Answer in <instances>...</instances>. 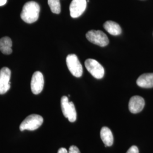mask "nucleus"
I'll list each match as a JSON object with an SVG mask.
<instances>
[{
  "mask_svg": "<svg viewBox=\"0 0 153 153\" xmlns=\"http://www.w3.org/2000/svg\"><path fill=\"white\" fill-rule=\"evenodd\" d=\"M12 41L9 37H4L0 39V51L5 55L12 53Z\"/></svg>",
  "mask_w": 153,
  "mask_h": 153,
  "instance_id": "14",
  "label": "nucleus"
},
{
  "mask_svg": "<svg viewBox=\"0 0 153 153\" xmlns=\"http://www.w3.org/2000/svg\"><path fill=\"white\" fill-rule=\"evenodd\" d=\"M86 36L91 43L102 47L107 45L109 43L107 36L100 30H90L87 33Z\"/></svg>",
  "mask_w": 153,
  "mask_h": 153,
  "instance_id": "4",
  "label": "nucleus"
},
{
  "mask_svg": "<svg viewBox=\"0 0 153 153\" xmlns=\"http://www.w3.org/2000/svg\"><path fill=\"white\" fill-rule=\"evenodd\" d=\"M136 83L141 88H153V73L143 74L138 77Z\"/></svg>",
  "mask_w": 153,
  "mask_h": 153,
  "instance_id": "11",
  "label": "nucleus"
},
{
  "mask_svg": "<svg viewBox=\"0 0 153 153\" xmlns=\"http://www.w3.org/2000/svg\"><path fill=\"white\" fill-rule=\"evenodd\" d=\"M100 137L106 147L111 146L114 143V136L111 131L108 127L104 126L100 131Z\"/></svg>",
  "mask_w": 153,
  "mask_h": 153,
  "instance_id": "12",
  "label": "nucleus"
},
{
  "mask_svg": "<svg viewBox=\"0 0 153 153\" xmlns=\"http://www.w3.org/2000/svg\"><path fill=\"white\" fill-rule=\"evenodd\" d=\"M126 153H139V150L136 146H132Z\"/></svg>",
  "mask_w": 153,
  "mask_h": 153,
  "instance_id": "17",
  "label": "nucleus"
},
{
  "mask_svg": "<svg viewBox=\"0 0 153 153\" xmlns=\"http://www.w3.org/2000/svg\"><path fill=\"white\" fill-rule=\"evenodd\" d=\"M86 6V0H73L69 7L71 16L73 18L81 16L85 11Z\"/></svg>",
  "mask_w": 153,
  "mask_h": 153,
  "instance_id": "9",
  "label": "nucleus"
},
{
  "mask_svg": "<svg viewBox=\"0 0 153 153\" xmlns=\"http://www.w3.org/2000/svg\"><path fill=\"white\" fill-rule=\"evenodd\" d=\"M103 27L104 29L112 35H119L122 32L120 25L118 23L112 21H108L105 22Z\"/></svg>",
  "mask_w": 153,
  "mask_h": 153,
  "instance_id": "13",
  "label": "nucleus"
},
{
  "mask_svg": "<svg viewBox=\"0 0 153 153\" xmlns=\"http://www.w3.org/2000/svg\"><path fill=\"white\" fill-rule=\"evenodd\" d=\"M145 106V100L140 96L132 97L129 102V109L132 114H137L142 111Z\"/></svg>",
  "mask_w": 153,
  "mask_h": 153,
  "instance_id": "10",
  "label": "nucleus"
},
{
  "mask_svg": "<svg viewBox=\"0 0 153 153\" xmlns=\"http://www.w3.org/2000/svg\"><path fill=\"white\" fill-rule=\"evenodd\" d=\"M43 123V118L40 115L33 114L29 115L23 121L19 126L21 131L25 130L35 131L38 129Z\"/></svg>",
  "mask_w": 153,
  "mask_h": 153,
  "instance_id": "2",
  "label": "nucleus"
},
{
  "mask_svg": "<svg viewBox=\"0 0 153 153\" xmlns=\"http://www.w3.org/2000/svg\"><path fill=\"white\" fill-rule=\"evenodd\" d=\"M40 7L38 4L34 1H29L25 4L22 9L21 17L24 22L33 23L38 19Z\"/></svg>",
  "mask_w": 153,
  "mask_h": 153,
  "instance_id": "1",
  "label": "nucleus"
},
{
  "mask_svg": "<svg viewBox=\"0 0 153 153\" xmlns=\"http://www.w3.org/2000/svg\"><path fill=\"white\" fill-rule=\"evenodd\" d=\"M68 153H81L79 149L77 148L76 146H71L69 149V152Z\"/></svg>",
  "mask_w": 153,
  "mask_h": 153,
  "instance_id": "16",
  "label": "nucleus"
},
{
  "mask_svg": "<svg viewBox=\"0 0 153 153\" xmlns=\"http://www.w3.org/2000/svg\"><path fill=\"white\" fill-rule=\"evenodd\" d=\"M68 153V150L66 149L65 148H61L59 149L58 153Z\"/></svg>",
  "mask_w": 153,
  "mask_h": 153,
  "instance_id": "18",
  "label": "nucleus"
},
{
  "mask_svg": "<svg viewBox=\"0 0 153 153\" xmlns=\"http://www.w3.org/2000/svg\"><path fill=\"white\" fill-rule=\"evenodd\" d=\"M85 65L88 72L94 78L102 79L104 76V68L97 61L92 59H88L85 61Z\"/></svg>",
  "mask_w": 153,
  "mask_h": 153,
  "instance_id": "6",
  "label": "nucleus"
},
{
  "mask_svg": "<svg viewBox=\"0 0 153 153\" xmlns=\"http://www.w3.org/2000/svg\"><path fill=\"white\" fill-rule=\"evenodd\" d=\"M7 0H0V6L5 5Z\"/></svg>",
  "mask_w": 153,
  "mask_h": 153,
  "instance_id": "19",
  "label": "nucleus"
},
{
  "mask_svg": "<svg viewBox=\"0 0 153 153\" xmlns=\"http://www.w3.org/2000/svg\"><path fill=\"white\" fill-rule=\"evenodd\" d=\"M44 76L40 71H35L33 74L31 81V89L33 94L41 93L44 88Z\"/></svg>",
  "mask_w": 153,
  "mask_h": 153,
  "instance_id": "8",
  "label": "nucleus"
},
{
  "mask_svg": "<svg viewBox=\"0 0 153 153\" xmlns=\"http://www.w3.org/2000/svg\"><path fill=\"white\" fill-rule=\"evenodd\" d=\"M11 71L6 67L0 70V94L7 93L10 88Z\"/></svg>",
  "mask_w": 153,
  "mask_h": 153,
  "instance_id": "7",
  "label": "nucleus"
},
{
  "mask_svg": "<svg viewBox=\"0 0 153 153\" xmlns=\"http://www.w3.org/2000/svg\"><path fill=\"white\" fill-rule=\"evenodd\" d=\"M66 61L68 68L72 75L76 77H81L82 76L83 68L76 55L74 54L68 55L66 57Z\"/></svg>",
  "mask_w": 153,
  "mask_h": 153,
  "instance_id": "5",
  "label": "nucleus"
},
{
  "mask_svg": "<svg viewBox=\"0 0 153 153\" xmlns=\"http://www.w3.org/2000/svg\"><path fill=\"white\" fill-rule=\"evenodd\" d=\"M48 4L52 13L60 14L61 12V5L60 0H48Z\"/></svg>",
  "mask_w": 153,
  "mask_h": 153,
  "instance_id": "15",
  "label": "nucleus"
},
{
  "mask_svg": "<svg viewBox=\"0 0 153 153\" xmlns=\"http://www.w3.org/2000/svg\"><path fill=\"white\" fill-rule=\"evenodd\" d=\"M61 107L63 115L70 122L73 123L76 120V112L74 104L72 102L69 101L67 97L64 96L61 98Z\"/></svg>",
  "mask_w": 153,
  "mask_h": 153,
  "instance_id": "3",
  "label": "nucleus"
}]
</instances>
